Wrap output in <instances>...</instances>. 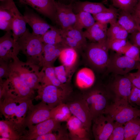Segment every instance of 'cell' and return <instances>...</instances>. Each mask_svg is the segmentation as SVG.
<instances>
[{
  "label": "cell",
  "mask_w": 140,
  "mask_h": 140,
  "mask_svg": "<svg viewBox=\"0 0 140 140\" xmlns=\"http://www.w3.org/2000/svg\"><path fill=\"white\" fill-rule=\"evenodd\" d=\"M33 99L18 97L3 88L0 89V110L5 119L21 122L23 121Z\"/></svg>",
  "instance_id": "6da1fadb"
},
{
  "label": "cell",
  "mask_w": 140,
  "mask_h": 140,
  "mask_svg": "<svg viewBox=\"0 0 140 140\" xmlns=\"http://www.w3.org/2000/svg\"><path fill=\"white\" fill-rule=\"evenodd\" d=\"M16 41L18 44L20 51L26 57V62L41 67L44 46L41 36L30 33L27 29Z\"/></svg>",
  "instance_id": "7a4b0ae2"
},
{
  "label": "cell",
  "mask_w": 140,
  "mask_h": 140,
  "mask_svg": "<svg viewBox=\"0 0 140 140\" xmlns=\"http://www.w3.org/2000/svg\"><path fill=\"white\" fill-rule=\"evenodd\" d=\"M10 65L11 70L16 73L29 87L34 90L39 88L42 75L41 71H39V66L19 59Z\"/></svg>",
  "instance_id": "3957f363"
},
{
  "label": "cell",
  "mask_w": 140,
  "mask_h": 140,
  "mask_svg": "<svg viewBox=\"0 0 140 140\" xmlns=\"http://www.w3.org/2000/svg\"><path fill=\"white\" fill-rule=\"evenodd\" d=\"M72 92V89L68 86L61 87L52 85H40L37 89V95L35 98L36 100H41L52 109L65 103Z\"/></svg>",
  "instance_id": "277c9868"
},
{
  "label": "cell",
  "mask_w": 140,
  "mask_h": 140,
  "mask_svg": "<svg viewBox=\"0 0 140 140\" xmlns=\"http://www.w3.org/2000/svg\"><path fill=\"white\" fill-rule=\"evenodd\" d=\"M104 114L109 115L115 122L124 124L140 115V111L132 107L128 101L115 99L109 105Z\"/></svg>",
  "instance_id": "5b68a950"
},
{
  "label": "cell",
  "mask_w": 140,
  "mask_h": 140,
  "mask_svg": "<svg viewBox=\"0 0 140 140\" xmlns=\"http://www.w3.org/2000/svg\"><path fill=\"white\" fill-rule=\"evenodd\" d=\"M72 115L78 118L89 132L93 118L87 104L82 96L72 98L70 96L65 103Z\"/></svg>",
  "instance_id": "8992f818"
},
{
  "label": "cell",
  "mask_w": 140,
  "mask_h": 140,
  "mask_svg": "<svg viewBox=\"0 0 140 140\" xmlns=\"http://www.w3.org/2000/svg\"><path fill=\"white\" fill-rule=\"evenodd\" d=\"M116 53L109 56L107 72L115 75H125L134 69H137L140 62Z\"/></svg>",
  "instance_id": "52a82bcc"
},
{
  "label": "cell",
  "mask_w": 140,
  "mask_h": 140,
  "mask_svg": "<svg viewBox=\"0 0 140 140\" xmlns=\"http://www.w3.org/2000/svg\"><path fill=\"white\" fill-rule=\"evenodd\" d=\"M86 102L93 120L98 116L104 114L109 105L105 93L99 89H94L84 93L82 96Z\"/></svg>",
  "instance_id": "ba28073f"
},
{
  "label": "cell",
  "mask_w": 140,
  "mask_h": 140,
  "mask_svg": "<svg viewBox=\"0 0 140 140\" xmlns=\"http://www.w3.org/2000/svg\"><path fill=\"white\" fill-rule=\"evenodd\" d=\"M1 86L18 97L33 99L34 90L27 85L15 72L11 70L8 78L0 82Z\"/></svg>",
  "instance_id": "9c48e42d"
},
{
  "label": "cell",
  "mask_w": 140,
  "mask_h": 140,
  "mask_svg": "<svg viewBox=\"0 0 140 140\" xmlns=\"http://www.w3.org/2000/svg\"><path fill=\"white\" fill-rule=\"evenodd\" d=\"M109 49L97 43L88 44L86 49V55L90 63L99 70L107 68L109 59Z\"/></svg>",
  "instance_id": "30bf717a"
},
{
  "label": "cell",
  "mask_w": 140,
  "mask_h": 140,
  "mask_svg": "<svg viewBox=\"0 0 140 140\" xmlns=\"http://www.w3.org/2000/svg\"><path fill=\"white\" fill-rule=\"evenodd\" d=\"M20 51L18 42L13 39L12 32H6L0 38V60L10 63L19 59Z\"/></svg>",
  "instance_id": "8fae6325"
},
{
  "label": "cell",
  "mask_w": 140,
  "mask_h": 140,
  "mask_svg": "<svg viewBox=\"0 0 140 140\" xmlns=\"http://www.w3.org/2000/svg\"><path fill=\"white\" fill-rule=\"evenodd\" d=\"M93 121L92 131L95 139L108 140L114 127L115 121L108 114H102L96 117Z\"/></svg>",
  "instance_id": "7c38bea8"
},
{
  "label": "cell",
  "mask_w": 140,
  "mask_h": 140,
  "mask_svg": "<svg viewBox=\"0 0 140 140\" xmlns=\"http://www.w3.org/2000/svg\"><path fill=\"white\" fill-rule=\"evenodd\" d=\"M51 109L46 103L41 101L30 107L23 123L26 128L46 120L50 117Z\"/></svg>",
  "instance_id": "4fadbf2b"
},
{
  "label": "cell",
  "mask_w": 140,
  "mask_h": 140,
  "mask_svg": "<svg viewBox=\"0 0 140 140\" xmlns=\"http://www.w3.org/2000/svg\"><path fill=\"white\" fill-rule=\"evenodd\" d=\"M55 23L62 29L73 27L76 20V14L73 11V3L66 4L58 1H55Z\"/></svg>",
  "instance_id": "5bb4252c"
},
{
  "label": "cell",
  "mask_w": 140,
  "mask_h": 140,
  "mask_svg": "<svg viewBox=\"0 0 140 140\" xmlns=\"http://www.w3.org/2000/svg\"><path fill=\"white\" fill-rule=\"evenodd\" d=\"M22 123L5 119L0 121L1 137L8 140H23L27 130Z\"/></svg>",
  "instance_id": "9a60e30c"
},
{
  "label": "cell",
  "mask_w": 140,
  "mask_h": 140,
  "mask_svg": "<svg viewBox=\"0 0 140 140\" xmlns=\"http://www.w3.org/2000/svg\"><path fill=\"white\" fill-rule=\"evenodd\" d=\"M23 16L34 35L41 36L53 27L27 6H25Z\"/></svg>",
  "instance_id": "2e32d148"
},
{
  "label": "cell",
  "mask_w": 140,
  "mask_h": 140,
  "mask_svg": "<svg viewBox=\"0 0 140 140\" xmlns=\"http://www.w3.org/2000/svg\"><path fill=\"white\" fill-rule=\"evenodd\" d=\"M20 4L29 5L55 23L56 8L55 0H17Z\"/></svg>",
  "instance_id": "e0dca14e"
},
{
  "label": "cell",
  "mask_w": 140,
  "mask_h": 140,
  "mask_svg": "<svg viewBox=\"0 0 140 140\" xmlns=\"http://www.w3.org/2000/svg\"><path fill=\"white\" fill-rule=\"evenodd\" d=\"M61 122L50 118L28 128L27 133L23 140H34L37 137L52 132L60 128Z\"/></svg>",
  "instance_id": "ac0fdd59"
},
{
  "label": "cell",
  "mask_w": 140,
  "mask_h": 140,
  "mask_svg": "<svg viewBox=\"0 0 140 140\" xmlns=\"http://www.w3.org/2000/svg\"><path fill=\"white\" fill-rule=\"evenodd\" d=\"M2 1L6 3L12 15L13 18L12 36L14 40L17 41L27 30V23L23 15L18 10L13 0H3Z\"/></svg>",
  "instance_id": "d6986e66"
},
{
  "label": "cell",
  "mask_w": 140,
  "mask_h": 140,
  "mask_svg": "<svg viewBox=\"0 0 140 140\" xmlns=\"http://www.w3.org/2000/svg\"><path fill=\"white\" fill-rule=\"evenodd\" d=\"M108 29L107 24L96 22L84 31V34L86 38L92 42L99 43L108 48Z\"/></svg>",
  "instance_id": "ffe728a7"
},
{
  "label": "cell",
  "mask_w": 140,
  "mask_h": 140,
  "mask_svg": "<svg viewBox=\"0 0 140 140\" xmlns=\"http://www.w3.org/2000/svg\"><path fill=\"white\" fill-rule=\"evenodd\" d=\"M115 75L111 85L112 90L115 93V99H123L128 101L132 84L127 74Z\"/></svg>",
  "instance_id": "44dd1931"
},
{
  "label": "cell",
  "mask_w": 140,
  "mask_h": 140,
  "mask_svg": "<svg viewBox=\"0 0 140 140\" xmlns=\"http://www.w3.org/2000/svg\"><path fill=\"white\" fill-rule=\"evenodd\" d=\"M66 122L70 139H89V132L85 128L82 122L77 117L72 115Z\"/></svg>",
  "instance_id": "7402d4cb"
},
{
  "label": "cell",
  "mask_w": 140,
  "mask_h": 140,
  "mask_svg": "<svg viewBox=\"0 0 140 140\" xmlns=\"http://www.w3.org/2000/svg\"><path fill=\"white\" fill-rule=\"evenodd\" d=\"M66 47L62 43L55 45L44 43L43 57L41 66L53 67V64L59 57L61 50Z\"/></svg>",
  "instance_id": "603a6c76"
},
{
  "label": "cell",
  "mask_w": 140,
  "mask_h": 140,
  "mask_svg": "<svg viewBox=\"0 0 140 140\" xmlns=\"http://www.w3.org/2000/svg\"><path fill=\"white\" fill-rule=\"evenodd\" d=\"M73 11L75 14L83 11L93 15L104 11L108 9L101 3L77 1L73 2Z\"/></svg>",
  "instance_id": "cb8c5ba5"
},
{
  "label": "cell",
  "mask_w": 140,
  "mask_h": 140,
  "mask_svg": "<svg viewBox=\"0 0 140 140\" xmlns=\"http://www.w3.org/2000/svg\"><path fill=\"white\" fill-rule=\"evenodd\" d=\"M95 79V75L93 71L89 68L85 67L80 69L77 72L75 83L80 89H87L93 86Z\"/></svg>",
  "instance_id": "d4e9b609"
},
{
  "label": "cell",
  "mask_w": 140,
  "mask_h": 140,
  "mask_svg": "<svg viewBox=\"0 0 140 140\" xmlns=\"http://www.w3.org/2000/svg\"><path fill=\"white\" fill-rule=\"evenodd\" d=\"M117 23L129 33L140 31V25L131 13L121 10L119 14Z\"/></svg>",
  "instance_id": "484cf974"
},
{
  "label": "cell",
  "mask_w": 140,
  "mask_h": 140,
  "mask_svg": "<svg viewBox=\"0 0 140 140\" xmlns=\"http://www.w3.org/2000/svg\"><path fill=\"white\" fill-rule=\"evenodd\" d=\"M0 2V29L6 32L11 31L13 26L12 15L5 2Z\"/></svg>",
  "instance_id": "4316f807"
},
{
  "label": "cell",
  "mask_w": 140,
  "mask_h": 140,
  "mask_svg": "<svg viewBox=\"0 0 140 140\" xmlns=\"http://www.w3.org/2000/svg\"><path fill=\"white\" fill-rule=\"evenodd\" d=\"M59 58L62 65L72 69L77 60V51L71 47H65L61 50Z\"/></svg>",
  "instance_id": "83f0119b"
},
{
  "label": "cell",
  "mask_w": 140,
  "mask_h": 140,
  "mask_svg": "<svg viewBox=\"0 0 140 140\" xmlns=\"http://www.w3.org/2000/svg\"><path fill=\"white\" fill-rule=\"evenodd\" d=\"M42 76L40 85H52L63 87L67 86L62 83L58 79L56 75L54 67H43L41 70Z\"/></svg>",
  "instance_id": "f1b7e54d"
},
{
  "label": "cell",
  "mask_w": 140,
  "mask_h": 140,
  "mask_svg": "<svg viewBox=\"0 0 140 140\" xmlns=\"http://www.w3.org/2000/svg\"><path fill=\"white\" fill-rule=\"evenodd\" d=\"M118 12L117 10L110 6L107 10L92 15L96 22L110 24L117 22Z\"/></svg>",
  "instance_id": "f546056e"
},
{
  "label": "cell",
  "mask_w": 140,
  "mask_h": 140,
  "mask_svg": "<svg viewBox=\"0 0 140 140\" xmlns=\"http://www.w3.org/2000/svg\"><path fill=\"white\" fill-rule=\"evenodd\" d=\"M76 14V20L73 27L76 29L82 30L87 29L96 22L91 14L85 12H80Z\"/></svg>",
  "instance_id": "4dcf8cb0"
},
{
  "label": "cell",
  "mask_w": 140,
  "mask_h": 140,
  "mask_svg": "<svg viewBox=\"0 0 140 140\" xmlns=\"http://www.w3.org/2000/svg\"><path fill=\"white\" fill-rule=\"evenodd\" d=\"M72 115L68 106L64 103L51 109L50 118L54 119L61 122L66 121Z\"/></svg>",
  "instance_id": "1f68e13d"
},
{
  "label": "cell",
  "mask_w": 140,
  "mask_h": 140,
  "mask_svg": "<svg viewBox=\"0 0 140 140\" xmlns=\"http://www.w3.org/2000/svg\"><path fill=\"white\" fill-rule=\"evenodd\" d=\"M60 29L62 35L68 36L74 39L86 49L88 44L82 30L76 29L73 27L64 29Z\"/></svg>",
  "instance_id": "d6a6232c"
},
{
  "label": "cell",
  "mask_w": 140,
  "mask_h": 140,
  "mask_svg": "<svg viewBox=\"0 0 140 140\" xmlns=\"http://www.w3.org/2000/svg\"><path fill=\"white\" fill-rule=\"evenodd\" d=\"M43 43L55 45L62 43V37L60 29L53 27L41 36Z\"/></svg>",
  "instance_id": "836d02e7"
},
{
  "label": "cell",
  "mask_w": 140,
  "mask_h": 140,
  "mask_svg": "<svg viewBox=\"0 0 140 140\" xmlns=\"http://www.w3.org/2000/svg\"><path fill=\"white\" fill-rule=\"evenodd\" d=\"M124 140H134L140 130V120L137 118L124 124Z\"/></svg>",
  "instance_id": "e575fe53"
},
{
  "label": "cell",
  "mask_w": 140,
  "mask_h": 140,
  "mask_svg": "<svg viewBox=\"0 0 140 140\" xmlns=\"http://www.w3.org/2000/svg\"><path fill=\"white\" fill-rule=\"evenodd\" d=\"M68 133L61 126L52 132L38 136L34 140H68Z\"/></svg>",
  "instance_id": "d590c367"
},
{
  "label": "cell",
  "mask_w": 140,
  "mask_h": 140,
  "mask_svg": "<svg viewBox=\"0 0 140 140\" xmlns=\"http://www.w3.org/2000/svg\"><path fill=\"white\" fill-rule=\"evenodd\" d=\"M130 43L127 39H113L108 41V46L109 49L117 53L124 54Z\"/></svg>",
  "instance_id": "8d00e7d4"
},
{
  "label": "cell",
  "mask_w": 140,
  "mask_h": 140,
  "mask_svg": "<svg viewBox=\"0 0 140 140\" xmlns=\"http://www.w3.org/2000/svg\"><path fill=\"white\" fill-rule=\"evenodd\" d=\"M56 77L62 84H66L70 81L72 69H69L63 65L54 67Z\"/></svg>",
  "instance_id": "74e56055"
},
{
  "label": "cell",
  "mask_w": 140,
  "mask_h": 140,
  "mask_svg": "<svg viewBox=\"0 0 140 140\" xmlns=\"http://www.w3.org/2000/svg\"><path fill=\"white\" fill-rule=\"evenodd\" d=\"M113 6L131 13L136 5V0H112Z\"/></svg>",
  "instance_id": "f35d334b"
},
{
  "label": "cell",
  "mask_w": 140,
  "mask_h": 140,
  "mask_svg": "<svg viewBox=\"0 0 140 140\" xmlns=\"http://www.w3.org/2000/svg\"><path fill=\"white\" fill-rule=\"evenodd\" d=\"M124 140V124L115 122L113 131L108 140Z\"/></svg>",
  "instance_id": "ab89813d"
},
{
  "label": "cell",
  "mask_w": 140,
  "mask_h": 140,
  "mask_svg": "<svg viewBox=\"0 0 140 140\" xmlns=\"http://www.w3.org/2000/svg\"><path fill=\"white\" fill-rule=\"evenodd\" d=\"M124 55L132 59L140 62V48L131 43Z\"/></svg>",
  "instance_id": "60d3db41"
},
{
  "label": "cell",
  "mask_w": 140,
  "mask_h": 140,
  "mask_svg": "<svg viewBox=\"0 0 140 140\" xmlns=\"http://www.w3.org/2000/svg\"><path fill=\"white\" fill-rule=\"evenodd\" d=\"M62 43L67 47L73 48L77 51L85 49L78 42L71 38L68 36H62Z\"/></svg>",
  "instance_id": "b9f144b4"
},
{
  "label": "cell",
  "mask_w": 140,
  "mask_h": 140,
  "mask_svg": "<svg viewBox=\"0 0 140 140\" xmlns=\"http://www.w3.org/2000/svg\"><path fill=\"white\" fill-rule=\"evenodd\" d=\"M129 104L140 106V89L132 85L130 94L128 98Z\"/></svg>",
  "instance_id": "7bdbcfd3"
},
{
  "label": "cell",
  "mask_w": 140,
  "mask_h": 140,
  "mask_svg": "<svg viewBox=\"0 0 140 140\" xmlns=\"http://www.w3.org/2000/svg\"><path fill=\"white\" fill-rule=\"evenodd\" d=\"M10 63L0 60V79H7L11 72Z\"/></svg>",
  "instance_id": "ee69618b"
},
{
  "label": "cell",
  "mask_w": 140,
  "mask_h": 140,
  "mask_svg": "<svg viewBox=\"0 0 140 140\" xmlns=\"http://www.w3.org/2000/svg\"><path fill=\"white\" fill-rule=\"evenodd\" d=\"M127 75L132 84L140 89V70L138 69L135 72H130Z\"/></svg>",
  "instance_id": "f6af8a7d"
},
{
  "label": "cell",
  "mask_w": 140,
  "mask_h": 140,
  "mask_svg": "<svg viewBox=\"0 0 140 140\" xmlns=\"http://www.w3.org/2000/svg\"><path fill=\"white\" fill-rule=\"evenodd\" d=\"M122 28L117 23L110 24V26L107 30V35L108 40H111Z\"/></svg>",
  "instance_id": "bcb514c9"
},
{
  "label": "cell",
  "mask_w": 140,
  "mask_h": 140,
  "mask_svg": "<svg viewBox=\"0 0 140 140\" xmlns=\"http://www.w3.org/2000/svg\"><path fill=\"white\" fill-rule=\"evenodd\" d=\"M130 39L131 44L140 48V31L131 34Z\"/></svg>",
  "instance_id": "7dc6e473"
},
{
  "label": "cell",
  "mask_w": 140,
  "mask_h": 140,
  "mask_svg": "<svg viewBox=\"0 0 140 140\" xmlns=\"http://www.w3.org/2000/svg\"><path fill=\"white\" fill-rule=\"evenodd\" d=\"M133 11L134 13L133 15L136 17L140 19V9L135 6Z\"/></svg>",
  "instance_id": "c3c4849f"
},
{
  "label": "cell",
  "mask_w": 140,
  "mask_h": 140,
  "mask_svg": "<svg viewBox=\"0 0 140 140\" xmlns=\"http://www.w3.org/2000/svg\"><path fill=\"white\" fill-rule=\"evenodd\" d=\"M134 140H140V130Z\"/></svg>",
  "instance_id": "681fc988"
},
{
  "label": "cell",
  "mask_w": 140,
  "mask_h": 140,
  "mask_svg": "<svg viewBox=\"0 0 140 140\" xmlns=\"http://www.w3.org/2000/svg\"><path fill=\"white\" fill-rule=\"evenodd\" d=\"M134 17H135L136 19L137 20V22L139 23V24L140 25V19L139 18H138L135 16L134 15Z\"/></svg>",
  "instance_id": "f907efd6"
},
{
  "label": "cell",
  "mask_w": 140,
  "mask_h": 140,
  "mask_svg": "<svg viewBox=\"0 0 140 140\" xmlns=\"http://www.w3.org/2000/svg\"><path fill=\"white\" fill-rule=\"evenodd\" d=\"M136 6L137 8L140 9V2L139 3L136 5Z\"/></svg>",
  "instance_id": "816d5d0a"
},
{
  "label": "cell",
  "mask_w": 140,
  "mask_h": 140,
  "mask_svg": "<svg viewBox=\"0 0 140 140\" xmlns=\"http://www.w3.org/2000/svg\"><path fill=\"white\" fill-rule=\"evenodd\" d=\"M78 0H68L69 1L70 3H73L75 1H77Z\"/></svg>",
  "instance_id": "f5cc1de1"
},
{
  "label": "cell",
  "mask_w": 140,
  "mask_h": 140,
  "mask_svg": "<svg viewBox=\"0 0 140 140\" xmlns=\"http://www.w3.org/2000/svg\"><path fill=\"white\" fill-rule=\"evenodd\" d=\"M66 0H68H68H58V1H60V2H62L63 1H66Z\"/></svg>",
  "instance_id": "db71d44e"
},
{
  "label": "cell",
  "mask_w": 140,
  "mask_h": 140,
  "mask_svg": "<svg viewBox=\"0 0 140 140\" xmlns=\"http://www.w3.org/2000/svg\"><path fill=\"white\" fill-rule=\"evenodd\" d=\"M138 69H139V70H140V64L139 65V66L138 67Z\"/></svg>",
  "instance_id": "11a10c76"
},
{
  "label": "cell",
  "mask_w": 140,
  "mask_h": 140,
  "mask_svg": "<svg viewBox=\"0 0 140 140\" xmlns=\"http://www.w3.org/2000/svg\"><path fill=\"white\" fill-rule=\"evenodd\" d=\"M3 0H0V1H2Z\"/></svg>",
  "instance_id": "9f6ffc18"
}]
</instances>
